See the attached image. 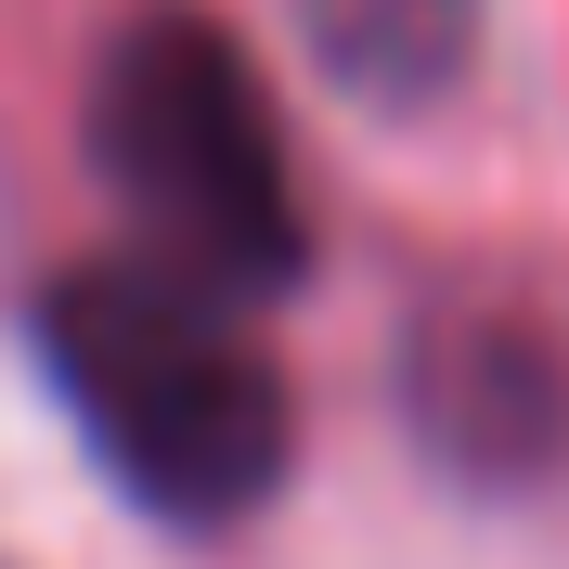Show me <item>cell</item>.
<instances>
[{"label":"cell","mask_w":569,"mask_h":569,"mask_svg":"<svg viewBox=\"0 0 569 569\" xmlns=\"http://www.w3.org/2000/svg\"><path fill=\"white\" fill-rule=\"evenodd\" d=\"M401 415L466 492H531L569 466V350L505 298H453L401 350Z\"/></svg>","instance_id":"3"},{"label":"cell","mask_w":569,"mask_h":569,"mask_svg":"<svg viewBox=\"0 0 569 569\" xmlns=\"http://www.w3.org/2000/svg\"><path fill=\"white\" fill-rule=\"evenodd\" d=\"M78 142H91V181L130 220L142 272L194 284L220 311L284 298L311 272V208H298V169H284V104L220 13L142 0L91 52Z\"/></svg>","instance_id":"2"},{"label":"cell","mask_w":569,"mask_h":569,"mask_svg":"<svg viewBox=\"0 0 569 569\" xmlns=\"http://www.w3.org/2000/svg\"><path fill=\"white\" fill-rule=\"evenodd\" d=\"M0 569H13V557H0Z\"/></svg>","instance_id":"5"},{"label":"cell","mask_w":569,"mask_h":569,"mask_svg":"<svg viewBox=\"0 0 569 569\" xmlns=\"http://www.w3.org/2000/svg\"><path fill=\"white\" fill-rule=\"evenodd\" d=\"M27 337H39V376H52L66 427L142 518L233 531L284 492L298 401L220 298L142 272V259H78L27 298Z\"/></svg>","instance_id":"1"},{"label":"cell","mask_w":569,"mask_h":569,"mask_svg":"<svg viewBox=\"0 0 569 569\" xmlns=\"http://www.w3.org/2000/svg\"><path fill=\"white\" fill-rule=\"evenodd\" d=\"M298 39L362 117H427L479 66V0H298Z\"/></svg>","instance_id":"4"}]
</instances>
